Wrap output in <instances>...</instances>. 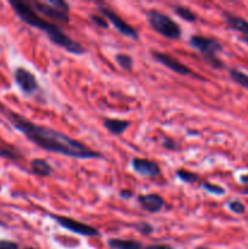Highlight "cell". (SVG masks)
I'll return each instance as SVG.
<instances>
[{
	"label": "cell",
	"mask_w": 248,
	"mask_h": 249,
	"mask_svg": "<svg viewBox=\"0 0 248 249\" xmlns=\"http://www.w3.org/2000/svg\"><path fill=\"white\" fill-rule=\"evenodd\" d=\"M138 203L143 211L151 214H156L165 207V201L158 194L140 195L138 197Z\"/></svg>",
	"instance_id": "8fae6325"
},
{
	"label": "cell",
	"mask_w": 248,
	"mask_h": 249,
	"mask_svg": "<svg viewBox=\"0 0 248 249\" xmlns=\"http://www.w3.org/2000/svg\"><path fill=\"white\" fill-rule=\"evenodd\" d=\"M130 164L134 172L140 177L155 178L160 174V168L158 163L147 158H133Z\"/></svg>",
	"instance_id": "30bf717a"
},
{
	"label": "cell",
	"mask_w": 248,
	"mask_h": 249,
	"mask_svg": "<svg viewBox=\"0 0 248 249\" xmlns=\"http://www.w3.org/2000/svg\"><path fill=\"white\" fill-rule=\"evenodd\" d=\"M151 55H152L153 60L157 61L160 65L165 66L168 70L173 71L174 73L180 75H195V73L192 72L191 68L187 67L186 65H184L182 62L177 61V58L173 57L172 55H168L165 53H160V51L152 50L151 51Z\"/></svg>",
	"instance_id": "9c48e42d"
},
{
	"label": "cell",
	"mask_w": 248,
	"mask_h": 249,
	"mask_svg": "<svg viewBox=\"0 0 248 249\" xmlns=\"http://www.w3.org/2000/svg\"><path fill=\"white\" fill-rule=\"evenodd\" d=\"M133 196H134V191H131V190H122L121 191L122 198L129 199V198H131Z\"/></svg>",
	"instance_id": "83f0119b"
},
{
	"label": "cell",
	"mask_w": 248,
	"mask_h": 249,
	"mask_svg": "<svg viewBox=\"0 0 248 249\" xmlns=\"http://www.w3.org/2000/svg\"><path fill=\"white\" fill-rule=\"evenodd\" d=\"M97 10L104 15L105 18L107 21L111 22L114 26V28L117 29V32L122 34L124 36H128V38L133 39V40H138L139 39V33L133 26H130L129 23H126L118 14H117L114 10H112L111 7L106 6V5H97Z\"/></svg>",
	"instance_id": "52a82bcc"
},
{
	"label": "cell",
	"mask_w": 248,
	"mask_h": 249,
	"mask_svg": "<svg viewBox=\"0 0 248 249\" xmlns=\"http://www.w3.org/2000/svg\"><path fill=\"white\" fill-rule=\"evenodd\" d=\"M0 157L9 158V160H18L22 158V153L17 148L12 147V146H4V147H0Z\"/></svg>",
	"instance_id": "d6986e66"
},
{
	"label": "cell",
	"mask_w": 248,
	"mask_h": 249,
	"mask_svg": "<svg viewBox=\"0 0 248 249\" xmlns=\"http://www.w3.org/2000/svg\"><path fill=\"white\" fill-rule=\"evenodd\" d=\"M229 209L235 214H243L246 212L245 204L240 201H231L229 202Z\"/></svg>",
	"instance_id": "603a6c76"
},
{
	"label": "cell",
	"mask_w": 248,
	"mask_h": 249,
	"mask_svg": "<svg viewBox=\"0 0 248 249\" xmlns=\"http://www.w3.org/2000/svg\"><path fill=\"white\" fill-rule=\"evenodd\" d=\"M90 19L92 21V23H95L97 27H100V28L102 29L108 28V21H107L105 17L97 16V15H90Z\"/></svg>",
	"instance_id": "cb8c5ba5"
},
{
	"label": "cell",
	"mask_w": 248,
	"mask_h": 249,
	"mask_svg": "<svg viewBox=\"0 0 248 249\" xmlns=\"http://www.w3.org/2000/svg\"><path fill=\"white\" fill-rule=\"evenodd\" d=\"M143 249H174L168 245H150Z\"/></svg>",
	"instance_id": "4316f807"
},
{
	"label": "cell",
	"mask_w": 248,
	"mask_h": 249,
	"mask_svg": "<svg viewBox=\"0 0 248 249\" xmlns=\"http://www.w3.org/2000/svg\"><path fill=\"white\" fill-rule=\"evenodd\" d=\"M241 181H242V182H248V177L247 178H242V179H241Z\"/></svg>",
	"instance_id": "f546056e"
},
{
	"label": "cell",
	"mask_w": 248,
	"mask_h": 249,
	"mask_svg": "<svg viewBox=\"0 0 248 249\" xmlns=\"http://www.w3.org/2000/svg\"><path fill=\"white\" fill-rule=\"evenodd\" d=\"M14 78L16 84L18 85V88L24 95L32 96L39 90V84L35 75L27 68L17 67L14 72Z\"/></svg>",
	"instance_id": "ba28073f"
},
{
	"label": "cell",
	"mask_w": 248,
	"mask_h": 249,
	"mask_svg": "<svg viewBox=\"0 0 248 249\" xmlns=\"http://www.w3.org/2000/svg\"><path fill=\"white\" fill-rule=\"evenodd\" d=\"M189 44L198 51L203 60L214 70H220L224 67V63L218 58L216 53L223 50V45L219 40L214 38H208L203 36H192Z\"/></svg>",
	"instance_id": "3957f363"
},
{
	"label": "cell",
	"mask_w": 248,
	"mask_h": 249,
	"mask_svg": "<svg viewBox=\"0 0 248 249\" xmlns=\"http://www.w3.org/2000/svg\"><path fill=\"white\" fill-rule=\"evenodd\" d=\"M114 60L118 63L119 67L123 71H125V72H131V71H133L134 61L133 58L129 55H126V53H117V55L114 56Z\"/></svg>",
	"instance_id": "e0dca14e"
},
{
	"label": "cell",
	"mask_w": 248,
	"mask_h": 249,
	"mask_svg": "<svg viewBox=\"0 0 248 249\" xmlns=\"http://www.w3.org/2000/svg\"><path fill=\"white\" fill-rule=\"evenodd\" d=\"M104 126L113 135L119 136L130 126V122L123 121V119H113V118H104Z\"/></svg>",
	"instance_id": "4fadbf2b"
},
{
	"label": "cell",
	"mask_w": 248,
	"mask_h": 249,
	"mask_svg": "<svg viewBox=\"0 0 248 249\" xmlns=\"http://www.w3.org/2000/svg\"><path fill=\"white\" fill-rule=\"evenodd\" d=\"M245 194H246V195H248V187H247V189L245 190Z\"/></svg>",
	"instance_id": "1f68e13d"
},
{
	"label": "cell",
	"mask_w": 248,
	"mask_h": 249,
	"mask_svg": "<svg viewBox=\"0 0 248 249\" xmlns=\"http://www.w3.org/2000/svg\"><path fill=\"white\" fill-rule=\"evenodd\" d=\"M0 113L14 125L16 130L23 134L32 143L48 152L58 153L66 157L77 160H102L104 156L91 150L84 143L71 139L61 131L49 126L39 125L27 119L22 114L11 111L7 107L0 106Z\"/></svg>",
	"instance_id": "6da1fadb"
},
{
	"label": "cell",
	"mask_w": 248,
	"mask_h": 249,
	"mask_svg": "<svg viewBox=\"0 0 248 249\" xmlns=\"http://www.w3.org/2000/svg\"><path fill=\"white\" fill-rule=\"evenodd\" d=\"M242 40L245 41V43H247V44H248V36H242Z\"/></svg>",
	"instance_id": "f1b7e54d"
},
{
	"label": "cell",
	"mask_w": 248,
	"mask_h": 249,
	"mask_svg": "<svg viewBox=\"0 0 248 249\" xmlns=\"http://www.w3.org/2000/svg\"><path fill=\"white\" fill-rule=\"evenodd\" d=\"M163 147L167 148V150H170V151H175L177 150V143L175 142L173 139L170 138H164V140H163Z\"/></svg>",
	"instance_id": "d4e9b609"
},
{
	"label": "cell",
	"mask_w": 248,
	"mask_h": 249,
	"mask_svg": "<svg viewBox=\"0 0 248 249\" xmlns=\"http://www.w3.org/2000/svg\"><path fill=\"white\" fill-rule=\"evenodd\" d=\"M29 168H31V172L39 178H48L53 173V168L51 167L50 163L43 158L32 160L29 163Z\"/></svg>",
	"instance_id": "7c38bea8"
},
{
	"label": "cell",
	"mask_w": 248,
	"mask_h": 249,
	"mask_svg": "<svg viewBox=\"0 0 248 249\" xmlns=\"http://www.w3.org/2000/svg\"><path fill=\"white\" fill-rule=\"evenodd\" d=\"M24 249H35V248H24Z\"/></svg>",
	"instance_id": "d6a6232c"
},
{
	"label": "cell",
	"mask_w": 248,
	"mask_h": 249,
	"mask_svg": "<svg viewBox=\"0 0 248 249\" xmlns=\"http://www.w3.org/2000/svg\"><path fill=\"white\" fill-rule=\"evenodd\" d=\"M173 11L181 19L184 21L190 22V23H194L197 21V16L195 12H192L189 7L182 6V5H174L173 6Z\"/></svg>",
	"instance_id": "2e32d148"
},
{
	"label": "cell",
	"mask_w": 248,
	"mask_h": 249,
	"mask_svg": "<svg viewBox=\"0 0 248 249\" xmlns=\"http://www.w3.org/2000/svg\"><path fill=\"white\" fill-rule=\"evenodd\" d=\"M11 5L12 10L17 15L19 19L23 23L28 26L34 27L36 29H40L48 36L49 40L53 43L55 45L65 49L67 53H73V55H83L85 53V48L79 44L78 41L73 40L70 36L62 32V29L55 23L43 19L31 6L29 2L22 1V0H11L9 2Z\"/></svg>",
	"instance_id": "7a4b0ae2"
},
{
	"label": "cell",
	"mask_w": 248,
	"mask_h": 249,
	"mask_svg": "<svg viewBox=\"0 0 248 249\" xmlns=\"http://www.w3.org/2000/svg\"><path fill=\"white\" fill-rule=\"evenodd\" d=\"M202 187H203L208 194L215 195V196H223V195H225V190H224L223 187L219 186V185L211 184V182H203V184H202Z\"/></svg>",
	"instance_id": "44dd1931"
},
{
	"label": "cell",
	"mask_w": 248,
	"mask_h": 249,
	"mask_svg": "<svg viewBox=\"0 0 248 249\" xmlns=\"http://www.w3.org/2000/svg\"><path fill=\"white\" fill-rule=\"evenodd\" d=\"M223 16L225 18V22L228 23V26L231 29L241 32L242 34H245V36H248V22L245 18L235 16V15L228 14V12H224Z\"/></svg>",
	"instance_id": "5bb4252c"
},
{
	"label": "cell",
	"mask_w": 248,
	"mask_h": 249,
	"mask_svg": "<svg viewBox=\"0 0 248 249\" xmlns=\"http://www.w3.org/2000/svg\"><path fill=\"white\" fill-rule=\"evenodd\" d=\"M0 249H18V245L12 241L0 240Z\"/></svg>",
	"instance_id": "484cf974"
},
{
	"label": "cell",
	"mask_w": 248,
	"mask_h": 249,
	"mask_svg": "<svg viewBox=\"0 0 248 249\" xmlns=\"http://www.w3.org/2000/svg\"><path fill=\"white\" fill-rule=\"evenodd\" d=\"M195 249H209V248H207V247H203V246H201V247H197V248H195Z\"/></svg>",
	"instance_id": "4dcf8cb0"
},
{
	"label": "cell",
	"mask_w": 248,
	"mask_h": 249,
	"mask_svg": "<svg viewBox=\"0 0 248 249\" xmlns=\"http://www.w3.org/2000/svg\"><path fill=\"white\" fill-rule=\"evenodd\" d=\"M229 73H230V77L233 82L237 83L238 85L243 87L245 89H248V75L246 74V73L241 72V71L236 70V68L230 70V72Z\"/></svg>",
	"instance_id": "ac0fdd59"
},
{
	"label": "cell",
	"mask_w": 248,
	"mask_h": 249,
	"mask_svg": "<svg viewBox=\"0 0 248 249\" xmlns=\"http://www.w3.org/2000/svg\"><path fill=\"white\" fill-rule=\"evenodd\" d=\"M134 229H135L139 233H141V235H145V236L151 235V233L153 232V230H155V229H153V226H151L148 223L134 224Z\"/></svg>",
	"instance_id": "7402d4cb"
},
{
	"label": "cell",
	"mask_w": 248,
	"mask_h": 249,
	"mask_svg": "<svg viewBox=\"0 0 248 249\" xmlns=\"http://www.w3.org/2000/svg\"><path fill=\"white\" fill-rule=\"evenodd\" d=\"M36 14L53 21L68 23L70 22V4L63 0H36L29 2Z\"/></svg>",
	"instance_id": "5b68a950"
},
{
	"label": "cell",
	"mask_w": 248,
	"mask_h": 249,
	"mask_svg": "<svg viewBox=\"0 0 248 249\" xmlns=\"http://www.w3.org/2000/svg\"><path fill=\"white\" fill-rule=\"evenodd\" d=\"M177 177L179 178L181 181L186 182V184H194V182L198 181V175L196 173L189 172L186 169H179L177 170Z\"/></svg>",
	"instance_id": "ffe728a7"
},
{
	"label": "cell",
	"mask_w": 248,
	"mask_h": 249,
	"mask_svg": "<svg viewBox=\"0 0 248 249\" xmlns=\"http://www.w3.org/2000/svg\"><path fill=\"white\" fill-rule=\"evenodd\" d=\"M107 246L111 249H143L142 243L135 240H123V238H109Z\"/></svg>",
	"instance_id": "9a60e30c"
},
{
	"label": "cell",
	"mask_w": 248,
	"mask_h": 249,
	"mask_svg": "<svg viewBox=\"0 0 248 249\" xmlns=\"http://www.w3.org/2000/svg\"><path fill=\"white\" fill-rule=\"evenodd\" d=\"M146 16H147V22L151 28L164 38L175 40L181 36L180 26L167 14H163L158 10H150Z\"/></svg>",
	"instance_id": "277c9868"
},
{
	"label": "cell",
	"mask_w": 248,
	"mask_h": 249,
	"mask_svg": "<svg viewBox=\"0 0 248 249\" xmlns=\"http://www.w3.org/2000/svg\"><path fill=\"white\" fill-rule=\"evenodd\" d=\"M51 219L56 221L61 228L66 229V230L74 232L77 235L85 236V237H100V231L95 229L94 226H90L88 224L78 221L75 219L68 218L65 215H55V214H49Z\"/></svg>",
	"instance_id": "8992f818"
}]
</instances>
